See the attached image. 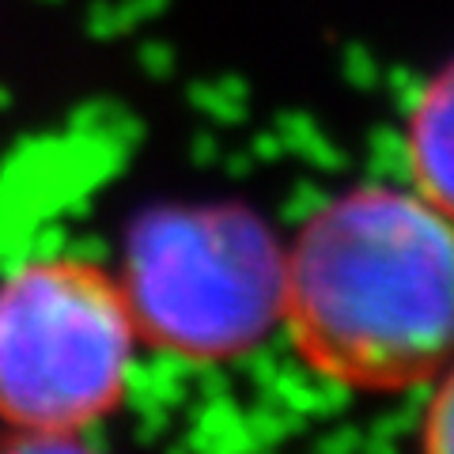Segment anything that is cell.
I'll return each instance as SVG.
<instances>
[{"label":"cell","mask_w":454,"mask_h":454,"mask_svg":"<svg viewBox=\"0 0 454 454\" xmlns=\"http://www.w3.org/2000/svg\"><path fill=\"white\" fill-rule=\"evenodd\" d=\"M450 129H454V83L450 65H439L435 73L417 88L413 103L405 110L402 129V155L409 190L424 197L439 212H454V170H450Z\"/></svg>","instance_id":"obj_4"},{"label":"cell","mask_w":454,"mask_h":454,"mask_svg":"<svg viewBox=\"0 0 454 454\" xmlns=\"http://www.w3.org/2000/svg\"><path fill=\"white\" fill-rule=\"evenodd\" d=\"M428 397H424V413H420V447L428 454H447L450 450V402H454V382H450V367L439 372L428 387Z\"/></svg>","instance_id":"obj_5"},{"label":"cell","mask_w":454,"mask_h":454,"mask_svg":"<svg viewBox=\"0 0 454 454\" xmlns=\"http://www.w3.org/2000/svg\"><path fill=\"white\" fill-rule=\"evenodd\" d=\"M137 348L110 265L27 258L0 277V428L23 447H80L125 405Z\"/></svg>","instance_id":"obj_2"},{"label":"cell","mask_w":454,"mask_h":454,"mask_svg":"<svg viewBox=\"0 0 454 454\" xmlns=\"http://www.w3.org/2000/svg\"><path fill=\"white\" fill-rule=\"evenodd\" d=\"M118 280L140 345L186 364H231L280 330L284 239L258 208L186 201L125 231Z\"/></svg>","instance_id":"obj_3"},{"label":"cell","mask_w":454,"mask_h":454,"mask_svg":"<svg viewBox=\"0 0 454 454\" xmlns=\"http://www.w3.org/2000/svg\"><path fill=\"white\" fill-rule=\"evenodd\" d=\"M450 277L447 212L409 186H348L284 239L280 330L340 390H424L450 367Z\"/></svg>","instance_id":"obj_1"}]
</instances>
